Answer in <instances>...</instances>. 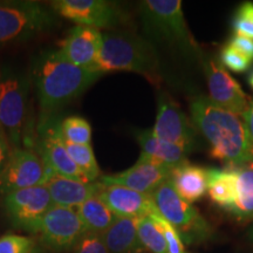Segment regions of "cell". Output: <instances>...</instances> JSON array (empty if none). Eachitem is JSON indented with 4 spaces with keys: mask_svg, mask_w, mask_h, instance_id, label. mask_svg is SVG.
<instances>
[{
    "mask_svg": "<svg viewBox=\"0 0 253 253\" xmlns=\"http://www.w3.org/2000/svg\"><path fill=\"white\" fill-rule=\"evenodd\" d=\"M30 75L39 102L40 129L52 121L55 113L81 96L103 74L73 65L58 49H45L32 60Z\"/></svg>",
    "mask_w": 253,
    "mask_h": 253,
    "instance_id": "obj_1",
    "label": "cell"
},
{
    "mask_svg": "<svg viewBox=\"0 0 253 253\" xmlns=\"http://www.w3.org/2000/svg\"><path fill=\"white\" fill-rule=\"evenodd\" d=\"M190 112L196 128L210 144L211 156L232 169L253 163V141L242 116L207 97L192 101Z\"/></svg>",
    "mask_w": 253,
    "mask_h": 253,
    "instance_id": "obj_2",
    "label": "cell"
},
{
    "mask_svg": "<svg viewBox=\"0 0 253 253\" xmlns=\"http://www.w3.org/2000/svg\"><path fill=\"white\" fill-rule=\"evenodd\" d=\"M156 50L148 40L130 32H106L102 47L93 71L101 74L109 72H132L148 79L157 77Z\"/></svg>",
    "mask_w": 253,
    "mask_h": 253,
    "instance_id": "obj_3",
    "label": "cell"
},
{
    "mask_svg": "<svg viewBox=\"0 0 253 253\" xmlns=\"http://www.w3.org/2000/svg\"><path fill=\"white\" fill-rule=\"evenodd\" d=\"M60 17L50 8L33 0L0 1V46L25 42L52 31Z\"/></svg>",
    "mask_w": 253,
    "mask_h": 253,
    "instance_id": "obj_4",
    "label": "cell"
},
{
    "mask_svg": "<svg viewBox=\"0 0 253 253\" xmlns=\"http://www.w3.org/2000/svg\"><path fill=\"white\" fill-rule=\"evenodd\" d=\"M140 11L148 36L176 46L185 55H201L185 23L181 0H145Z\"/></svg>",
    "mask_w": 253,
    "mask_h": 253,
    "instance_id": "obj_5",
    "label": "cell"
},
{
    "mask_svg": "<svg viewBox=\"0 0 253 253\" xmlns=\"http://www.w3.org/2000/svg\"><path fill=\"white\" fill-rule=\"evenodd\" d=\"M31 75L11 65L0 66V126L12 148H23Z\"/></svg>",
    "mask_w": 253,
    "mask_h": 253,
    "instance_id": "obj_6",
    "label": "cell"
},
{
    "mask_svg": "<svg viewBox=\"0 0 253 253\" xmlns=\"http://www.w3.org/2000/svg\"><path fill=\"white\" fill-rule=\"evenodd\" d=\"M151 198L158 212L175 227L182 242L194 244L203 242L210 236L211 229L208 221L197 209L178 195L170 177L154 190Z\"/></svg>",
    "mask_w": 253,
    "mask_h": 253,
    "instance_id": "obj_7",
    "label": "cell"
},
{
    "mask_svg": "<svg viewBox=\"0 0 253 253\" xmlns=\"http://www.w3.org/2000/svg\"><path fill=\"white\" fill-rule=\"evenodd\" d=\"M52 205L46 185L17 190L2 198V209L9 224L32 235H37L41 219Z\"/></svg>",
    "mask_w": 253,
    "mask_h": 253,
    "instance_id": "obj_8",
    "label": "cell"
},
{
    "mask_svg": "<svg viewBox=\"0 0 253 253\" xmlns=\"http://www.w3.org/2000/svg\"><path fill=\"white\" fill-rule=\"evenodd\" d=\"M49 4L59 17L99 31L114 30L126 20L122 8L106 0H53Z\"/></svg>",
    "mask_w": 253,
    "mask_h": 253,
    "instance_id": "obj_9",
    "label": "cell"
},
{
    "mask_svg": "<svg viewBox=\"0 0 253 253\" xmlns=\"http://www.w3.org/2000/svg\"><path fill=\"white\" fill-rule=\"evenodd\" d=\"M50 177L39 154L27 148H12L0 172V194L46 185Z\"/></svg>",
    "mask_w": 253,
    "mask_h": 253,
    "instance_id": "obj_10",
    "label": "cell"
},
{
    "mask_svg": "<svg viewBox=\"0 0 253 253\" xmlns=\"http://www.w3.org/2000/svg\"><path fill=\"white\" fill-rule=\"evenodd\" d=\"M84 232L77 210L52 205L41 219L37 235L45 248L62 253L72 251Z\"/></svg>",
    "mask_w": 253,
    "mask_h": 253,
    "instance_id": "obj_11",
    "label": "cell"
},
{
    "mask_svg": "<svg viewBox=\"0 0 253 253\" xmlns=\"http://www.w3.org/2000/svg\"><path fill=\"white\" fill-rule=\"evenodd\" d=\"M151 131L157 137L178 145L185 154L194 149L196 145L197 131L195 126L169 97H161L158 100L156 122Z\"/></svg>",
    "mask_w": 253,
    "mask_h": 253,
    "instance_id": "obj_12",
    "label": "cell"
},
{
    "mask_svg": "<svg viewBox=\"0 0 253 253\" xmlns=\"http://www.w3.org/2000/svg\"><path fill=\"white\" fill-rule=\"evenodd\" d=\"M205 73L210 100L220 108L243 118L250 108L251 99L244 93L238 82L216 60L205 63Z\"/></svg>",
    "mask_w": 253,
    "mask_h": 253,
    "instance_id": "obj_13",
    "label": "cell"
},
{
    "mask_svg": "<svg viewBox=\"0 0 253 253\" xmlns=\"http://www.w3.org/2000/svg\"><path fill=\"white\" fill-rule=\"evenodd\" d=\"M171 168L148 158H138L135 166L116 175H101L100 182L104 186L119 185L151 195L156 188L170 177Z\"/></svg>",
    "mask_w": 253,
    "mask_h": 253,
    "instance_id": "obj_14",
    "label": "cell"
},
{
    "mask_svg": "<svg viewBox=\"0 0 253 253\" xmlns=\"http://www.w3.org/2000/svg\"><path fill=\"white\" fill-rule=\"evenodd\" d=\"M101 31L87 26H74L69 30L58 49L63 58L73 65L93 69L102 47Z\"/></svg>",
    "mask_w": 253,
    "mask_h": 253,
    "instance_id": "obj_15",
    "label": "cell"
},
{
    "mask_svg": "<svg viewBox=\"0 0 253 253\" xmlns=\"http://www.w3.org/2000/svg\"><path fill=\"white\" fill-rule=\"evenodd\" d=\"M58 126L59 123L55 125V122L52 120L45 126L40 128L43 129V136L39 145L41 160L52 176L58 175L67 177V178L84 181L81 172L79 171L75 163L69 156L65 141L62 140L59 132Z\"/></svg>",
    "mask_w": 253,
    "mask_h": 253,
    "instance_id": "obj_16",
    "label": "cell"
},
{
    "mask_svg": "<svg viewBox=\"0 0 253 253\" xmlns=\"http://www.w3.org/2000/svg\"><path fill=\"white\" fill-rule=\"evenodd\" d=\"M99 197L116 218H141L157 213L151 195L125 186H103Z\"/></svg>",
    "mask_w": 253,
    "mask_h": 253,
    "instance_id": "obj_17",
    "label": "cell"
},
{
    "mask_svg": "<svg viewBox=\"0 0 253 253\" xmlns=\"http://www.w3.org/2000/svg\"><path fill=\"white\" fill-rule=\"evenodd\" d=\"M53 205L65 208H78L88 199L99 196L103 184L99 182H84L54 175L46 183Z\"/></svg>",
    "mask_w": 253,
    "mask_h": 253,
    "instance_id": "obj_18",
    "label": "cell"
},
{
    "mask_svg": "<svg viewBox=\"0 0 253 253\" xmlns=\"http://www.w3.org/2000/svg\"><path fill=\"white\" fill-rule=\"evenodd\" d=\"M135 137L141 147L140 157L142 158H148L171 169L188 163L186 154L182 148L157 137L149 129L137 130Z\"/></svg>",
    "mask_w": 253,
    "mask_h": 253,
    "instance_id": "obj_19",
    "label": "cell"
},
{
    "mask_svg": "<svg viewBox=\"0 0 253 253\" xmlns=\"http://www.w3.org/2000/svg\"><path fill=\"white\" fill-rule=\"evenodd\" d=\"M170 179L178 195L191 204L208 192L209 169L188 162L173 168Z\"/></svg>",
    "mask_w": 253,
    "mask_h": 253,
    "instance_id": "obj_20",
    "label": "cell"
},
{
    "mask_svg": "<svg viewBox=\"0 0 253 253\" xmlns=\"http://www.w3.org/2000/svg\"><path fill=\"white\" fill-rule=\"evenodd\" d=\"M137 218H116L102 237L109 253H137L141 248L137 236Z\"/></svg>",
    "mask_w": 253,
    "mask_h": 253,
    "instance_id": "obj_21",
    "label": "cell"
},
{
    "mask_svg": "<svg viewBox=\"0 0 253 253\" xmlns=\"http://www.w3.org/2000/svg\"><path fill=\"white\" fill-rule=\"evenodd\" d=\"M237 184L238 175L236 169H209V196L229 212H232L237 202Z\"/></svg>",
    "mask_w": 253,
    "mask_h": 253,
    "instance_id": "obj_22",
    "label": "cell"
},
{
    "mask_svg": "<svg viewBox=\"0 0 253 253\" xmlns=\"http://www.w3.org/2000/svg\"><path fill=\"white\" fill-rule=\"evenodd\" d=\"M77 213L86 232L97 235H103L116 219L114 213L99 196H95L84 204L79 205Z\"/></svg>",
    "mask_w": 253,
    "mask_h": 253,
    "instance_id": "obj_23",
    "label": "cell"
},
{
    "mask_svg": "<svg viewBox=\"0 0 253 253\" xmlns=\"http://www.w3.org/2000/svg\"><path fill=\"white\" fill-rule=\"evenodd\" d=\"M236 171L237 202L231 213L240 219H253V163L236 168Z\"/></svg>",
    "mask_w": 253,
    "mask_h": 253,
    "instance_id": "obj_24",
    "label": "cell"
},
{
    "mask_svg": "<svg viewBox=\"0 0 253 253\" xmlns=\"http://www.w3.org/2000/svg\"><path fill=\"white\" fill-rule=\"evenodd\" d=\"M69 156L75 163V166L81 172L82 177L86 182L94 183L97 182L96 179L101 177V170L99 164H97L96 157H95L93 148L90 144L79 145L66 143Z\"/></svg>",
    "mask_w": 253,
    "mask_h": 253,
    "instance_id": "obj_25",
    "label": "cell"
},
{
    "mask_svg": "<svg viewBox=\"0 0 253 253\" xmlns=\"http://www.w3.org/2000/svg\"><path fill=\"white\" fill-rule=\"evenodd\" d=\"M137 236L141 248L145 251L151 253H169L162 230L151 216L138 218Z\"/></svg>",
    "mask_w": 253,
    "mask_h": 253,
    "instance_id": "obj_26",
    "label": "cell"
},
{
    "mask_svg": "<svg viewBox=\"0 0 253 253\" xmlns=\"http://www.w3.org/2000/svg\"><path fill=\"white\" fill-rule=\"evenodd\" d=\"M59 132L66 143L90 144L91 126L86 119L80 116H68L59 122Z\"/></svg>",
    "mask_w": 253,
    "mask_h": 253,
    "instance_id": "obj_27",
    "label": "cell"
},
{
    "mask_svg": "<svg viewBox=\"0 0 253 253\" xmlns=\"http://www.w3.org/2000/svg\"><path fill=\"white\" fill-rule=\"evenodd\" d=\"M38 242L31 237L7 233L0 237V253H38Z\"/></svg>",
    "mask_w": 253,
    "mask_h": 253,
    "instance_id": "obj_28",
    "label": "cell"
},
{
    "mask_svg": "<svg viewBox=\"0 0 253 253\" xmlns=\"http://www.w3.org/2000/svg\"><path fill=\"white\" fill-rule=\"evenodd\" d=\"M233 30L238 36L253 39V2L245 1L237 8L233 18Z\"/></svg>",
    "mask_w": 253,
    "mask_h": 253,
    "instance_id": "obj_29",
    "label": "cell"
},
{
    "mask_svg": "<svg viewBox=\"0 0 253 253\" xmlns=\"http://www.w3.org/2000/svg\"><path fill=\"white\" fill-rule=\"evenodd\" d=\"M220 63L223 67H226L231 72L243 73L250 68L252 60L246 58L244 54L227 43L220 52Z\"/></svg>",
    "mask_w": 253,
    "mask_h": 253,
    "instance_id": "obj_30",
    "label": "cell"
},
{
    "mask_svg": "<svg viewBox=\"0 0 253 253\" xmlns=\"http://www.w3.org/2000/svg\"><path fill=\"white\" fill-rule=\"evenodd\" d=\"M151 217L154 218V220L158 224V226L162 230L164 238H166L167 246H168V252L169 253H184V245H183V242L179 237L178 232L175 230L169 221L164 219V218L161 216L160 212L151 214Z\"/></svg>",
    "mask_w": 253,
    "mask_h": 253,
    "instance_id": "obj_31",
    "label": "cell"
},
{
    "mask_svg": "<svg viewBox=\"0 0 253 253\" xmlns=\"http://www.w3.org/2000/svg\"><path fill=\"white\" fill-rule=\"evenodd\" d=\"M73 253H109L102 235L84 232L73 248Z\"/></svg>",
    "mask_w": 253,
    "mask_h": 253,
    "instance_id": "obj_32",
    "label": "cell"
},
{
    "mask_svg": "<svg viewBox=\"0 0 253 253\" xmlns=\"http://www.w3.org/2000/svg\"><path fill=\"white\" fill-rule=\"evenodd\" d=\"M229 45L232 46L233 48H236L242 54H244L246 58H249L253 61V39L236 34L230 40Z\"/></svg>",
    "mask_w": 253,
    "mask_h": 253,
    "instance_id": "obj_33",
    "label": "cell"
},
{
    "mask_svg": "<svg viewBox=\"0 0 253 253\" xmlns=\"http://www.w3.org/2000/svg\"><path fill=\"white\" fill-rule=\"evenodd\" d=\"M12 150V145L9 143L7 135L2 126H0V172H1L2 168H4L6 161L11 154Z\"/></svg>",
    "mask_w": 253,
    "mask_h": 253,
    "instance_id": "obj_34",
    "label": "cell"
},
{
    "mask_svg": "<svg viewBox=\"0 0 253 253\" xmlns=\"http://www.w3.org/2000/svg\"><path fill=\"white\" fill-rule=\"evenodd\" d=\"M244 121L246 123V126H248V130L250 132V136H251L253 141V100H251V103H250V108L248 112L244 114Z\"/></svg>",
    "mask_w": 253,
    "mask_h": 253,
    "instance_id": "obj_35",
    "label": "cell"
},
{
    "mask_svg": "<svg viewBox=\"0 0 253 253\" xmlns=\"http://www.w3.org/2000/svg\"><path fill=\"white\" fill-rule=\"evenodd\" d=\"M249 84H250V86L253 88V71L251 72V74H250V77H249Z\"/></svg>",
    "mask_w": 253,
    "mask_h": 253,
    "instance_id": "obj_36",
    "label": "cell"
},
{
    "mask_svg": "<svg viewBox=\"0 0 253 253\" xmlns=\"http://www.w3.org/2000/svg\"><path fill=\"white\" fill-rule=\"evenodd\" d=\"M249 237H250V240L253 243V227H251L249 231Z\"/></svg>",
    "mask_w": 253,
    "mask_h": 253,
    "instance_id": "obj_37",
    "label": "cell"
},
{
    "mask_svg": "<svg viewBox=\"0 0 253 253\" xmlns=\"http://www.w3.org/2000/svg\"><path fill=\"white\" fill-rule=\"evenodd\" d=\"M137 253H151V252H148V251H145V250H140V251H138Z\"/></svg>",
    "mask_w": 253,
    "mask_h": 253,
    "instance_id": "obj_38",
    "label": "cell"
},
{
    "mask_svg": "<svg viewBox=\"0 0 253 253\" xmlns=\"http://www.w3.org/2000/svg\"><path fill=\"white\" fill-rule=\"evenodd\" d=\"M38 253H41V250H40V251H39V252H38Z\"/></svg>",
    "mask_w": 253,
    "mask_h": 253,
    "instance_id": "obj_39",
    "label": "cell"
}]
</instances>
